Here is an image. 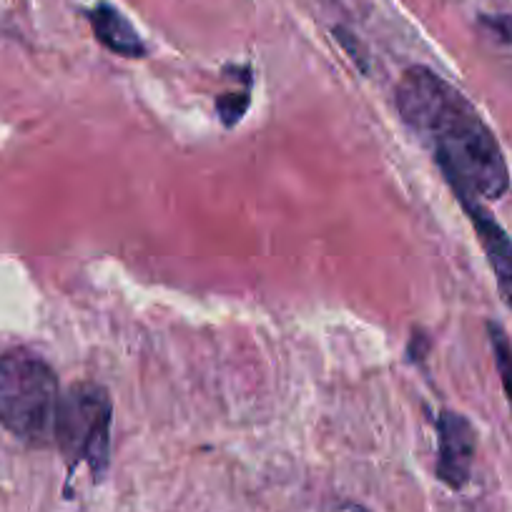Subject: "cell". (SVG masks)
<instances>
[{"label": "cell", "instance_id": "6da1fadb", "mask_svg": "<svg viewBox=\"0 0 512 512\" xmlns=\"http://www.w3.org/2000/svg\"><path fill=\"white\" fill-rule=\"evenodd\" d=\"M402 123L432 151L452 194L500 201L510 169L492 128L470 98L427 66H410L395 91Z\"/></svg>", "mask_w": 512, "mask_h": 512}, {"label": "cell", "instance_id": "7a4b0ae2", "mask_svg": "<svg viewBox=\"0 0 512 512\" xmlns=\"http://www.w3.org/2000/svg\"><path fill=\"white\" fill-rule=\"evenodd\" d=\"M58 377L51 364L28 349H11L0 357V425L33 447L53 445Z\"/></svg>", "mask_w": 512, "mask_h": 512}, {"label": "cell", "instance_id": "3957f363", "mask_svg": "<svg viewBox=\"0 0 512 512\" xmlns=\"http://www.w3.org/2000/svg\"><path fill=\"white\" fill-rule=\"evenodd\" d=\"M113 402L106 387L96 382L73 384L61 395L53 425V445L71 470L88 465L93 480L101 482L111 462Z\"/></svg>", "mask_w": 512, "mask_h": 512}, {"label": "cell", "instance_id": "277c9868", "mask_svg": "<svg viewBox=\"0 0 512 512\" xmlns=\"http://www.w3.org/2000/svg\"><path fill=\"white\" fill-rule=\"evenodd\" d=\"M477 432L465 415L442 410L437 417V480L450 490H462L470 482L475 462Z\"/></svg>", "mask_w": 512, "mask_h": 512}, {"label": "cell", "instance_id": "5b68a950", "mask_svg": "<svg viewBox=\"0 0 512 512\" xmlns=\"http://www.w3.org/2000/svg\"><path fill=\"white\" fill-rule=\"evenodd\" d=\"M455 199L467 214V219H470L477 241H480L482 251H485L487 264H490L492 274H495L497 289H500L502 299H505V304L512 312V239L502 229L500 221L490 214L485 201L467 194H455Z\"/></svg>", "mask_w": 512, "mask_h": 512}, {"label": "cell", "instance_id": "8992f818", "mask_svg": "<svg viewBox=\"0 0 512 512\" xmlns=\"http://www.w3.org/2000/svg\"><path fill=\"white\" fill-rule=\"evenodd\" d=\"M88 23L106 51L116 53L121 58H146L149 48H146L144 38L134 28V23L128 21L116 6H111L108 0H101L88 11Z\"/></svg>", "mask_w": 512, "mask_h": 512}, {"label": "cell", "instance_id": "52a82bcc", "mask_svg": "<svg viewBox=\"0 0 512 512\" xmlns=\"http://www.w3.org/2000/svg\"><path fill=\"white\" fill-rule=\"evenodd\" d=\"M487 339H490L492 357H495L497 374H500L502 390H505L507 405L512 410V342L505 329L497 322H487Z\"/></svg>", "mask_w": 512, "mask_h": 512}, {"label": "cell", "instance_id": "ba28073f", "mask_svg": "<svg viewBox=\"0 0 512 512\" xmlns=\"http://www.w3.org/2000/svg\"><path fill=\"white\" fill-rule=\"evenodd\" d=\"M249 91L251 88H244V91H231L216 98V111H219V118L224 121L226 128L236 126V123L244 118V113L249 111V103H251Z\"/></svg>", "mask_w": 512, "mask_h": 512}, {"label": "cell", "instance_id": "9c48e42d", "mask_svg": "<svg viewBox=\"0 0 512 512\" xmlns=\"http://www.w3.org/2000/svg\"><path fill=\"white\" fill-rule=\"evenodd\" d=\"M334 38L342 43L344 51L352 56V61L359 63V68H362V71H367V51H364L362 43L357 41V36H352V33L344 31V28H334Z\"/></svg>", "mask_w": 512, "mask_h": 512}, {"label": "cell", "instance_id": "30bf717a", "mask_svg": "<svg viewBox=\"0 0 512 512\" xmlns=\"http://www.w3.org/2000/svg\"><path fill=\"white\" fill-rule=\"evenodd\" d=\"M480 23L497 38V41H502L505 46L512 48V16H482Z\"/></svg>", "mask_w": 512, "mask_h": 512}, {"label": "cell", "instance_id": "8fae6325", "mask_svg": "<svg viewBox=\"0 0 512 512\" xmlns=\"http://www.w3.org/2000/svg\"><path fill=\"white\" fill-rule=\"evenodd\" d=\"M427 347H430V339H427L422 332H415V337H412V342H410V357L422 359L425 357Z\"/></svg>", "mask_w": 512, "mask_h": 512}, {"label": "cell", "instance_id": "7c38bea8", "mask_svg": "<svg viewBox=\"0 0 512 512\" xmlns=\"http://www.w3.org/2000/svg\"><path fill=\"white\" fill-rule=\"evenodd\" d=\"M349 512H369V510H364L362 505H349Z\"/></svg>", "mask_w": 512, "mask_h": 512}]
</instances>
